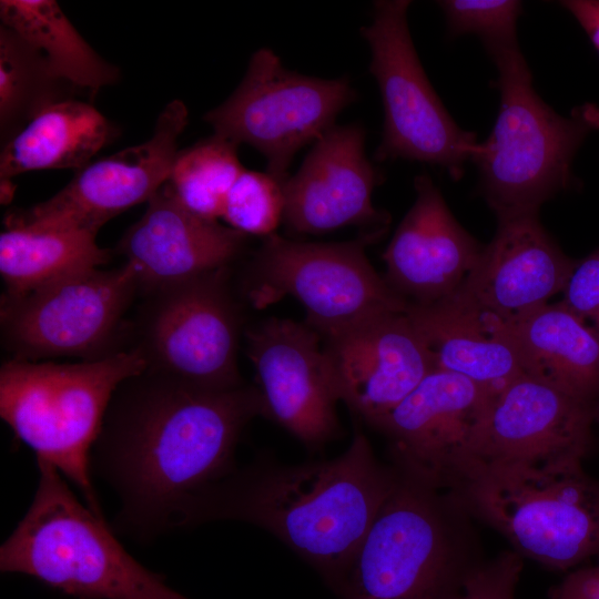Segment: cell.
<instances>
[{
  "instance_id": "obj_27",
  "label": "cell",
  "mask_w": 599,
  "mask_h": 599,
  "mask_svg": "<svg viewBox=\"0 0 599 599\" xmlns=\"http://www.w3.org/2000/svg\"><path fill=\"white\" fill-rule=\"evenodd\" d=\"M236 149L214 134L177 151L165 184L187 210L217 221L231 187L244 170Z\"/></svg>"
},
{
  "instance_id": "obj_8",
  "label": "cell",
  "mask_w": 599,
  "mask_h": 599,
  "mask_svg": "<svg viewBox=\"0 0 599 599\" xmlns=\"http://www.w3.org/2000/svg\"><path fill=\"white\" fill-rule=\"evenodd\" d=\"M384 233L341 243L296 242L272 234L252 262L246 294L255 308L286 295L306 311L322 339L358 322L406 312L409 303L369 263L365 247Z\"/></svg>"
},
{
  "instance_id": "obj_34",
  "label": "cell",
  "mask_w": 599,
  "mask_h": 599,
  "mask_svg": "<svg viewBox=\"0 0 599 599\" xmlns=\"http://www.w3.org/2000/svg\"><path fill=\"white\" fill-rule=\"evenodd\" d=\"M592 410L595 416V423L596 425H599V398L593 403Z\"/></svg>"
},
{
  "instance_id": "obj_23",
  "label": "cell",
  "mask_w": 599,
  "mask_h": 599,
  "mask_svg": "<svg viewBox=\"0 0 599 599\" xmlns=\"http://www.w3.org/2000/svg\"><path fill=\"white\" fill-rule=\"evenodd\" d=\"M407 315L425 342L435 370L466 377L490 393L525 375L510 341L448 301L409 304Z\"/></svg>"
},
{
  "instance_id": "obj_9",
  "label": "cell",
  "mask_w": 599,
  "mask_h": 599,
  "mask_svg": "<svg viewBox=\"0 0 599 599\" xmlns=\"http://www.w3.org/2000/svg\"><path fill=\"white\" fill-rule=\"evenodd\" d=\"M410 3L375 1L372 23L361 29L385 114L375 159L437 165L458 181L479 143L475 133L455 122L423 69L408 28Z\"/></svg>"
},
{
  "instance_id": "obj_2",
  "label": "cell",
  "mask_w": 599,
  "mask_h": 599,
  "mask_svg": "<svg viewBox=\"0 0 599 599\" xmlns=\"http://www.w3.org/2000/svg\"><path fill=\"white\" fill-rule=\"evenodd\" d=\"M396 477V468L379 463L366 436L356 430L349 447L329 460H257L235 469L193 499L181 528L213 520L258 526L338 592Z\"/></svg>"
},
{
  "instance_id": "obj_30",
  "label": "cell",
  "mask_w": 599,
  "mask_h": 599,
  "mask_svg": "<svg viewBox=\"0 0 599 599\" xmlns=\"http://www.w3.org/2000/svg\"><path fill=\"white\" fill-rule=\"evenodd\" d=\"M437 3L444 12L447 31L453 38L477 35L487 53L518 43L517 23L522 13L520 1L443 0Z\"/></svg>"
},
{
  "instance_id": "obj_29",
  "label": "cell",
  "mask_w": 599,
  "mask_h": 599,
  "mask_svg": "<svg viewBox=\"0 0 599 599\" xmlns=\"http://www.w3.org/2000/svg\"><path fill=\"white\" fill-rule=\"evenodd\" d=\"M283 182L268 173L243 170L231 187L222 219L245 234L267 237L283 219Z\"/></svg>"
},
{
  "instance_id": "obj_12",
  "label": "cell",
  "mask_w": 599,
  "mask_h": 599,
  "mask_svg": "<svg viewBox=\"0 0 599 599\" xmlns=\"http://www.w3.org/2000/svg\"><path fill=\"white\" fill-rule=\"evenodd\" d=\"M226 268L151 294L138 346L146 369L209 389L244 385L236 357L240 315Z\"/></svg>"
},
{
  "instance_id": "obj_31",
  "label": "cell",
  "mask_w": 599,
  "mask_h": 599,
  "mask_svg": "<svg viewBox=\"0 0 599 599\" xmlns=\"http://www.w3.org/2000/svg\"><path fill=\"white\" fill-rule=\"evenodd\" d=\"M560 302L599 328V248L577 261Z\"/></svg>"
},
{
  "instance_id": "obj_13",
  "label": "cell",
  "mask_w": 599,
  "mask_h": 599,
  "mask_svg": "<svg viewBox=\"0 0 599 599\" xmlns=\"http://www.w3.org/2000/svg\"><path fill=\"white\" fill-rule=\"evenodd\" d=\"M187 109L173 100L159 114L152 136L89 163L55 195L6 217V226L80 230L97 234L109 220L149 202L167 181Z\"/></svg>"
},
{
  "instance_id": "obj_22",
  "label": "cell",
  "mask_w": 599,
  "mask_h": 599,
  "mask_svg": "<svg viewBox=\"0 0 599 599\" xmlns=\"http://www.w3.org/2000/svg\"><path fill=\"white\" fill-rule=\"evenodd\" d=\"M525 375L589 405L599 398V328L560 301L497 326Z\"/></svg>"
},
{
  "instance_id": "obj_25",
  "label": "cell",
  "mask_w": 599,
  "mask_h": 599,
  "mask_svg": "<svg viewBox=\"0 0 599 599\" xmlns=\"http://www.w3.org/2000/svg\"><path fill=\"white\" fill-rule=\"evenodd\" d=\"M97 234L80 230L9 226L0 235V274L4 298H19L65 277L100 268L110 252Z\"/></svg>"
},
{
  "instance_id": "obj_17",
  "label": "cell",
  "mask_w": 599,
  "mask_h": 599,
  "mask_svg": "<svg viewBox=\"0 0 599 599\" xmlns=\"http://www.w3.org/2000/svg\"><path fill=\"white\" fill-rule=\"evenodd\" d=\"M321 335L305 323L272 317L246 332L266 416L308 447L341 433L339 402Z\"/></svg>"
},
{
  "instance_id": "obj_19",
  "label": "cell",
  "mask_w": 599,
  "mask_h": 599,
  "mask_svg": "<svg viewBox=\"0 0 599 599\" xmlns=\"http://www.w3.org/2000/svg\"><path fill=\"white\" fill-rule=\"evenodd\" d=\"M379 174L365 154L358 124L334 125L317 139L298 171L283 182L284 222L295 233L349 225L385 232L389 217L373 205Z\"/></svg>"
},
{
  "instance_id": "obj_5",
  "label": "cell",
  "mask_w": 599,
  "mask_h": 599,
  "mask_svg": "<svg viewBox=\"0 0 599 599\" xmlns=\"http://www.w3.org/2000/svg\"><path fill=\"white\" fill-rule=\"evenodd\" d=\"M447 491L522 559L568 572L599 555V479L582 460L474 464Z\"/></svg>"
},
{
  "instance_id": "obj_16",
  "label": "cell",
  "mask_w": 599,
  "mask_h": 599,
  "mask_svg": "<svg viewBox=\"0 0 599 599\" xmlns=\"http://www.w3.org/2000/svg\"><path fill=\"white\" fill-rule=\"evenodd\" d=\"M595 425L592 405L521 375L491 396L473 436L467 468L583 460Z\"/></svg>"
},
{
  "instance_id": "obj_7",
  "label": "cell",
  "mask_w": 599,
  "mask_h": 599,
  "mask_svg": "<svg viewBox=\"0 0 599 599\" xmlns=\"http://www.w3.org/2000/svg\"><path fill=\"white\" fill-rule=\"evenodd\" d=\"M138 347L102 358L58 364L14 359L0 369V416L37 459L54 466L104 517L90 474L91 450L119 386L143 373Z\"/></svg>"
},
{
  "instance_id": "obj_15",
  "label": "cell",
  "mask_w": 599,
  "mask_h": 599,
  "mask_svg": "<svg viewBox=\"0 0 599 599\" xmlns=\"http://www.w3.org/2000/svg\"><path fill=\"white\" fill-rule=\"evenodd\" d=\"M493 395L466 377L433 370L374 427L388 439L394 466L449 490L469 465L473 436Z\"/></svg>"
},
{
  "instance_id": "obj_33",
  "label": "cell",
  "mask_w": 599,
  "mask_h": 599,
  "mask_svg": "<svg viewBox=\"0 0 599 599\" xmlns=\"http://www.w3.org/2000/svg\"><path fill=\"white\" fill-rule=\"evenodd\" d=\"M559 4L572 14L599 53V0H565Z\"/></svg>"
},
{
  "instance_id": "obj_3",
  "label": "cell",
  "mask_w": 599,
  "mask_h": 599,
  "mask_svg": "<svg viewBox=\"0 0 599 599\" xmlns=\"http://www.w3.org/2000/svg\"><path fill=\"white\" fill-rule=\"evenodd\" d=\"M394 467L395 485L337 593L342 599H447L485 560L476 520L449 491Z\"/></svg>"
},
{
  "instance_id": "obj_32",
  "label": "cell",
  "mask_w": 599,
  "mask_h": 599,
  "mask_svg": "<svg viewBox=\"0 0 599 599\" xmlns=\"http://www.w3.org/2000/svg\"><path fill=\"white\" fill-rule=\"evenodd\" d=\"M552 599H599V555L569 570Z\"/></svg>"
},
{
  "instance_id": "obj_14",
  "label": "cell",
  "mask_w": 599,
  "mask_h": 599,
  "mask_svg": "<svg viewBox=\"0 0 599 599\" xmlns=\"http://www.w3.org/2000/svg\"><path fill=\"white\" fill-rule=\"evenodd\" d=\"M577 261L547 233L539 214L497 219L491 241L446 301L495 329L562 293Z\"/></svg>"
},
{
  "instance_id": "obj_26",
  "label": "cell",
  "mask_w": 599,
  "mask_h": 599,
  "mask_svg": "<svg viewBox=\"0 0 599 599\" xmlns=\"http://www.w3.org/2000/svg\"><path fill=\"white\" fill-rule=\"evenodd\" d=\"M0 18L43 55L55 79L93 93L119 79L118 68L88 44L55 1L1 0Z\"/></svg>"
},
{
  "instance_id": "obj_24",
  "label": "cell",
  "mask_w": 599,
  "mask_h": 599,
  "mask_svg": "<svg viewBox=\"0 0 599 599\" xmlns=\"http://www.w3.org/2000/svg\"><path fill=\"white\" fill-rule=\"evenodd\" d=\"M110 122L89 103L67 99L40 110L3 146L1 183L42 169H82L112 135Z\"/></svg>"
},
{
  "instance_id": "obj_20",
  "label": "cell",
  "mask_w": 599,
  "mask_h": 599,
  "mask_svg": "<svg viewBox=\"0 0 599 599\" xmlns=\"http://www.w3.org/2000/svg\"><path fill=\"white\" fill-rule=\"evenodd\" d=\"M414 186L415 202L383 253L384 277L409 304L427 305L458 291L484 245L456 220L427 173Z\"/></svg>"
},
{
  "instance_id": "obj_11",
  "label": "cell",
  "mask_w": 599,
  "mask_h": 599,
  "mask_svg": "<svg viewBox=\"0 0 599 599\" xmlns=\"http://www.w3.org/2000/svg\"><path fill=\"white\" fill-rule=\"evenodd\" d=\"M139 288L128 263L79 273L19 298H3L1 327L14 359L73 356L92 361L104 352Z\"/></svg>"
},
{
  "instance_id": "obj_4",
  "label": "cell",
  "mask_w": 599,
  "mask_h": 599,
  "mask_svg": "<svg viewBox=\"0 0 599 599\" xmlns=\"http://www.w3.org/2000/svg\"><path fill=\"white\" fill-rule=\"evenodd\" d=\"M488 54L500 104L489 138L471 158L479 194L496 219L539 214L546 202L576 186L572 162L586 138L599 131V105L587 102L561 115L536 92L519 44Z\"/></svg>"
},
{
  "instance_id": "obj_18",
  "label": "cell",
  "mask_w": 599,
  "mask_h": 599,
  "mask_svg": "<svg viewBox=\"0 0 599 599\" xmlns=\"http://www.w3.org/2000/svg\"><path fill=\"white\" fill-rule=\"evenodd\" d=\"M323 342L339 402L373 427L435 370L407 311L358 322Z\"/></svg>"
},
{
  "instance_id": "obj_1",
  "label": "cell",
  "mask_w": 599,
  "mask_h": 599,
  "mask_svg": "<svg viewBox=\"0 0 599 599\" xmlns=\"http://www.w3.org/2000/svg\"><path fill=\"white\" fill-rule=\"evenodd\" d=\"M260 415L258 387L209 389L150 369L123 382L95 443L121 499L116 529L146 539L180 528L193 499L235 470L240 437Z\"/></svg>"
},
{
  "instance_id": "obj_28",
  "label": "cell",
  "mask_w": 599,
  "mask_h": 599,
  "mask_svg": "<svg viewBox=\"0 0 599 599\" xmlns=\"http://www.w3.org/2000/svg\"><path fill=\"white\" fill-rule=\"evenodd\" d=\"M43 55L11 29L0 28V124L2 134L30 121L63 94ZM70 87V85H69Z\"/></svg>"
},
{
  "instance_id": "obj_10",
  "label": "cell",
  "mask_w": 599,
  "mask_h": 599,
  "mask_svg": "<svg viewBox=\"0 0 599 599\" xmlns=\"http://www.w3.org/2000/svg\"><path fill=\"white\" fill-rule=\"evenodd\" d=\"M355 98L346 78L326 80L290 71L264 48L252 55L235 91L204 121L215 135L256 149L266 159L267 173L284 182L296 152L334 126Z\"/></svg>"
},
{
  "instance_id": "obj_6",
  "label": "cell",
  "mask_w": 599,
  "mask_h": 599,
  "mask_svg": "<svg viewBox=\"0 0 599 599\" xmlns=\"http://www.w3.org/2000/svg\"><path fill=\"white\" fill-rule=\"evenodd\" d=\"M34 498L0 548V570L31 576L78 599H189L136 561L104 517L37 459Z\"/></svg>"
},
{
  "instance_id": "obj_21",
  "label": "cell",
  "mask_w": 599,
  "mask_h": 599,
  "mask_svg": "<svg viewBox=\"0 0 599 599\" xmlns=\"http://www.w3.org/2000/svg\"><path fill=\"white\" fill-rule=\"evenodd\" d=\"M243 245V233L191 212L164 183L119 247L139 288L152 294L226 268Z\"/></svg>"
}]
</instances>
